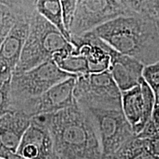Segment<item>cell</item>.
<instances>
[{
  "mask_svg": "<svg viewBox=\"0 0 159 159\" xmlns=\"http://www.w3.org/2000/svg\"><path fill=\"white\" fill-rule=\"evenodd\" d=\"M136 15L119 0H77L69 33L80 35L119 16Z\"/></svg>",
  "mask_w": 159,
  "mask_h": 159,
  "instance_id": "obj_7",
  "label": "cell"
},
{
  "mask_svg": "<svg viewBox=\"0 0 159 159\" xmlns=\"http://www.w3.org/2000/svg\"><path fill=\"white\" fill-rule=\"evenodd\" d=\"M103 48L111 57L109 71L121 91H128L139 84L144 66L137 60L122 54L102 41Z\"/></svg>",
  "mask_w": 159,
  "mask_h": 159,
  "instance_id": "obj_10",
  "label": "cell"
},
{
  "mask_svg": "<svg viewBox=\"0 0 159 159\" xmlns=\"http://www.w3.org/2000/svg\"><path fill=\"white\" fill-rule=\"evenodd\" d=\"M11 78L0 84V117L11 111Z\"/></svg>",
  "mask_w": 159,
  "mask_h": 159,
  "instance_id": "obj_20",
  "label": "cell"
},
{
  "mask_svg": "<svg viewBox=\"0 0 159 159\" xmlns=\"http://www.w3.org/2000/svg\"><path fill=\"white\" fill-rule=\"evenodd\" d=\"M102 159H114V158H112L111 157H106V158H102Z\"/></svg>",
  "mask_w": 159,
  "mask_h": 159,
  "instance_id": "obj_30",
  "label": "cell"
},
{
  "mask_svg": "<svg viewBox=\"0 0 159 159\" xmlns=\"http://www.w3.org/2000/svg\"><path fill=\"white\" fill-rule=\"evenodd\" d=\"M73 49L55 54L52 57L54 62L61 70L75 75L89 74L88 62L84 57L73 52Z\"/></svg>",
  "mask_w": 159,
  "mask_h": 159,
  "instance_id": "obj_15",
  "label": "cell"
},
{
  "mask_svg": "<svg viewBox=\"0 0 159 159\" xmlns=\"http://www.w3.org/2000/svg\"><path fill=\"white\" fill-rule=\"evenodd\" d=\"M73 96L82 108L122 109V91L108 70L77 76Z\"/></svg>",
  "mask_w": 159,
  "mask_h": 159,
  "instance_id": "obj_5",
  "label": "cell"
},
{
  "mask_svg": "<svg viewBox=\"0 0 159 159\" xmlns=\"http://www.w3.org/2000/svg\"><path fill=\"white\" fill-rule=\"evenodd\" d=\"M150 142V149L156 156L159 157V134L152 139H149Z\"/></svg>",
  "mask_w": 159,
  "mask_h": 159,
  "instance_id": "obj_24",
  "label": "cell"
},
{
  "mask_svg": "<svg viewBox=\"0 0 159 159\" xmlns=\"http://www.w3.org/2000/svg\"><path fill=\"white\" fill-rule=\"evenodd\" d=\"M155 97H156V101H159V91L156 94H155Z\"/></svg>",
  "mask_w": 159,
  "mask_h": 159,
  "instance_id": "obj_28",
  "label": "cell"
},
{
  "mask_svg": "<svg viewBox=\"0 0 159 159\" xmlns=\"http://www.w3.org/2000/svg\"><path fill=\"white\" fill-rule=\"evenodd\" d=\"M31 16L20 17L0 45V83L11 78L15 70L28 35Z\"/></svg>",
  "mask_w": 159,
  "mask_h": 159,
  "instance_id": "obj_9",
  "label": "cell"
},
{
  "mask_svg": "<svg viewBox=\"0 0 159 159\" xmlns=\"http://www.w3.org/2000/svg\"><path fill=\"white\" fill-rule=\"evenodd\" d=\"M0 159H3V158H0Z\"/></svg>",
  "mask_w": 159,
  "mask_h": 159,
  "instance_id": "obj_31",
  "label": "cell"
},
{
  "mask_svg": "<svg viewBox=\"0 0 159 159\" xmlns=\"http://www.w3.org/2000/svg\"><path fill=\"white\" fill-rule=\"evenodd\" d=\"M49 130L56 159H102L99 138L94 123L76 102L51 114Z\"/></svg>",
  "mask_w": 159,
  "mask_h": 159,
  "instance_id": "obj_2",
  "label": "cell"
},
{
  "mask_svg": "<svg viewBox=\"0 0 159 159\" xmlns=\"http://www.w3.org/2000/svg\"><path fill=\"white\" fill-rule=\"evenodd\" d=\"M157 19H158V27H159V11H158V15H157Z\"/></svg>",
  "mask_w": 159,
  "mask_h": 159,
  "instance_id": "obj_29",
  "label": "cell"
},
{
  "mask_svg": "<svg viewBox=\"0 0 159 159\" xmlns=\"http://www.w3.org/2000/svg\"><path fill=\"white\" fill-rule=\"evenodd\" d=\"M16 152L28 159H56L48 127L30 121Z\"/></svg>",
  "mask_w": 159,
  "mask_h": 159,
  "instance_id": "obj_11",
  "label": "cell"
},
{
  "mask_svg": "<svg viewBox=\"0 0 159 159\" xmlns=\"http://www.w3.org/2000/svg\"><path fill=\"white\" fill-rule=\"evenodd\" d=\"M30 121L28 115L16 110L0 117V158L7 152H16Z\"/></svg>",
  "mask_w": 159,
  "mask_h": 159,
  "instance_id": "obj_12",
  "label": "cell"
},
{
  "mask_svg": "<svg viewBox=\"0 0 159 159\" xmlns=\"http://www.w3.org/2000/svg\"><path fill=\"white\" fill-rule=\"evenodd\" d=\"M26 5L30 8L35 9V5H36V0H22Z\"/></svg>",
  "mask_w": 159,
  "mask_h": 159,
  "instance_id": "obj_27",
  "label": "cell"
},
{
  "mask_svg": "<svg viewBox=\"0 0 159 159\" xmlns=\"http://www.w3.org/2000/svg\"><path fill=\"white\" fill-rule=\"evenodd\" d=\"M77 77L61 70L53 60L25 72L13 74L11 80V108L27 99L40 96L69 77Z\"/></svg>",
  "mask_w": 159,
  "mask_h": 159,
  "instance_id": "obj_4",
  "label": "cell"
},
{
  "mask_svg": "<svg viewBox=\"0 0 159 159\" xmlns=\"http://www.w3.org/2000/svg\"><path fill=\"white\" fill-rule=\"evenodd\" d=\"M77 0H60L63 11V22H64L66 29L69 33L71 21L74 16L75 9H76Z\"/></svg>",
  "mask_w": 159,
  "mask_h": 159,
  "instance_id": "obj_22",
  "label": "cell"
},
{
  "mask_svg": "<svg viewBox=\"0 0 159 159\" xmlns=\"http://www.w3.org/2000/svg\"><path fill=\"white\" fill-rule=\"evenodd\" d=\"M3 159H28L21 155L17 153L16 152H7L2 156Z\"/></svg>",
  "mask_w": 159,
  "mask_h": 159,
  "instance_id": "obj_26",
  "label": "cell"
},
{
  "mask_svg": "<svg viewBox=\"0 0 159 159\" xmlns=\"http://www.w3.org/2000/svg\"><path fill=\"white\" fill-rule=\"evenodd\" d=\"M20 17L7 6L0 4V45Z\"/></svg>",
  "mask_w": 159,
  "mask_h": 159,
  "instance_id": "obj_17",
  "label": "cell"
},
{
  "mask_svg": "<svg viewBox=\"0 0 159 159\" xmlns=\"http://www.w3.org/2000/svg\"><path fill=\"white\" fill-rule=\"evenodd\" d=\"M132 159H159V157L155 155L150 148L142 151Z\"/></svg>",
  "mask_w": 159,
  "mask_h": 159,
  "instance_id": "obj_23",
  "label": "cell"
},
{
  "mask_svg": "<svg viewBox=\"0 0 159 159\" xmlns=\"http://www.w3.org/2000/svg\"><path fill=\"white\" fill-rule=\"evenodd\" d=\"M139 85H140L141 91H142L143 105H144V122L147 124V122L150 120L152 117L156 97H155L153 91L151 89L148 83L145 82L142 77L139 80Z\"/></svg>",
  "mask_w": 159,
  "mask_h": 159,
  "instance_id": "obj_18",
  "label": "cell"
},
{
  "mask_svg": "<svg viewBox=\"0 0 159 159\" xmlns=\"http://www.w3.org/2000/svg\"><path fill=\"white\" fill-rule=\"evenodd\" d=\"M73 48L62 33L36 10L30 21L29 32L21 56L13 74H20L34 68L61 52Z\"/></svg>",
  "mask_w": 159,
  "mask_h": 159,
  "instance_id": "obj_3",
  "label": "cell"
},
{
  "mask_svg": "<svg viewBox=\"0 0 159 159\" xmlns=\"http://www.w3.org/2000/svg\"><path fill=\"white\" fill-rule=\"evenodd\" d=\"M77 77H69L57 83L39 97L14 105L11 111H20L33 117L43 114H52L75 104L73 90Z\"/></svg>",
  "mask_w": 159,
  "mask_h": 159,
  "instance_id": "obj_8",
  "label": "cell"
},
{
  "mask_svg": "<svg viewBox=\"0 0 159 159\" xmlns=\"http://www.w3.org/2000/svg\"><path fill=\"white\" fill-rule=\"evenodd\" d=\"M82 108L88 114L96 128L102 148V158L112 156L126 141L136 135L122 109Z\"/></svg>",
  "mask_w": 159,
  "mask_h": 159,
  "instance_id": "obj_6",
  "label": "cell"
},
{
  "mask_svg": "<svg viewBox=\"0 0 159 159\" xmlns=\"http://www.w3.org/2000/svg\"><path fill=\"white\" fill-rule=\"evenodd\" d=\"M0 4L8 7L19 16H31L35 11L28 7L22 0H0Z\"/></svg>",
  "mask_w": 159,
  "mask_h": 159,
  "instance_id": "obj_21",
  "label": "cell"
},
{
  "mask_svg": "<svg viewBox=\"0 0 159 159\" xmlns=\"http://www.w3.org/2000/svg\"><path fill=\"white\" fill-rule=\"evenodd\" d=\"M122 110L135 134H139L146 125L142 91L139 84L128 91H122Z\"/></svg>",
  "mask_w": 159,
  "mask_h": 159,
  "instance_id": "obj_13",
  "label": "cell"
},
{
  "mask_svg": "<svg viewBox=\"0 0 159 159\" xmlns=\"http://www.w3.org/2000/svg\"><path fill=\"white\" fill-rule=\"evenodd\" d=\"M91 32L115 50L137 60L144 66L159 60L157 18L139 15L119 16Z\"/></svg>",
  "mask_w": 159,
  "mask_h": 159,
  "instance_id": "obj_1",
  "label": "cell"
},
{
  "mask_svg": "<svg viewBox=\"0 0 159 159\" xmlns=\"http://www.w3.org/2000/svg\"><path fill=\"white\" fill-rule=\"evenodd\" d=\"M0 84H1V83H0Z\"/></svg>",
  "mask_w": 159,
  "mask_h": 159,
  "instance_id": "obj_33",
  "label": "cell"
},
{
  "mask_svg": "<svg viewBox=\"0 0 159 159\" xmlns=\"http://www.w3.org/2000/svg\"><path fill=\"white\" fill-rule=\"evenodd\" d=\"M152 122L156 125L157 129L159 131V107L154 105V109L152 111V117H151Z\"/></svg>",
  "mask_w": 159,
  "mask_h": 159,
  "instance_id": "obj_25",
  "label": "cell"
},
{
  "mask_svg": "<svg viewBox=\"0 0 159 159\" xmlns=\"http://www.w3.org/2000/svg\"><path fill=\"white\" fill-rule=\"evenodd\" d=\"M36 2H37V0H36Z\"/></svg>",
  "mask_w": 159,
  "mask_h": 159,
  "instance_id": "obj_32",
  "label": "cell"
},
{
  "mask_svg": "<svg viewBox=\"0 0 159 159\" xmlns=\"http://www.w3.org/2000/svg\"><path fill=\"white\" fill-rule=\"evenodd\" d=\"M142 77L156 94L159 91V60L153 63L144 66Z\"/></svg>",
  "mask_w": 159,
  "mask_h": 159,
  "instance_id": "obj_19",
  "label": "cell"
},
{
  "mask_svg": "<svg viewBox=\"0 0 159 159\" xmlns=\"http://www.w3.org/2000/svg\"><path fill=\"white\" fill-rule=\"evenodd\" d=\"M35 10L40 15L54 25L70 42L71 35L65 27L60 0H37Z\"/></svg>",
  "mask_w": 159,
  "mask_h": 159,
  "instance_id": "obj_14",
  "label": "cell"
},
{
  "mask_svg": "<svg viewBox=\"0 0 159 159\" xmlns=\"http://www.w3.org/2000/svg\"><path fill=\"white\" fill-rule=\"evenodd\" d=\"M121 4L134 14L157 18L159 0H119Z\"/></svg>",
  "mask_w": 159,
  "mask_h": 159,
  "instance_id": "obj_16",
  "label": "cell"
}]
</instances>
